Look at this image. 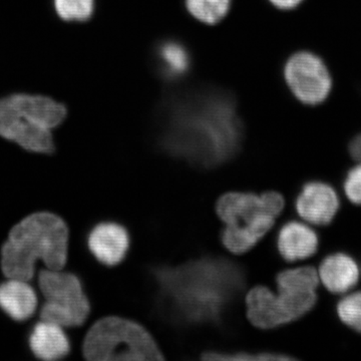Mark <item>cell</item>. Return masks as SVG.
<instances>
[{"instance_id":"ba28073f","label":"cell","mask_w":361,"mask_h":361,"mask_svg":"<svg viewBox=\"0 0 361 361\" xmlns=\"http://www.w3.org/2000/svg\"><path fill=\"white\" fill-rule=\"evenodd\" d=\"M319 297V290H277L266 286L252 288L246 296L247 316L260 329L289 326L308 314Z\"/></svg>"},{"instance_id":"5bb4252c","label":"cell","mask_w":361,"mask_h":361,"mask_svg":"<svg viewBox=\"0 0 361 361\" xmlns=\"http://www.w3.org/2000/svg\"><path fill=\"white\" fill-rule=\"evenodd\" d=\"M33 355L39 360H61L71 351V342L63 327L51 322H37L28 339Z\"/></svg>"},{"instance_id":"d4e9b609","label":"cell","mask_w":361,"mask_h":361,"mask_svg":"<svg viewBox=\"0 0 361 361\" xmlns=\"http://www.w3.org/2000/svg\"><path fill=\"white\" fill-rule=\"evenodd\" d=\"M360 266H361V263H360Z\"/></svg>"},{"instance_id":"2e32d148","label":"cell","mask_w":361,"mask_h":361,"mask_svg":"<svg viewBox=\"0 0 361 361\" xmlns=\"http://www.w3.org/2000/svg\"><path fill=\"white\" fill-rule=\"evenodd\" d=\"M156 63L161 77L169 80H179L191 66V56L186 47L176 40H167L159 45Z\"/></svg>"},{"instance_id":"e0dca14e","label":"cell","mask_w":361,"mask_h":361,"mask_svg":"<svg viewBox=\"0 0 361 361\" xmlns=\"http://www.w3.org/2000/svg\"><path fill=\"white\" fill-rule=\"evenodd\" d=\"M275 286L278 290L318 291L320 281L317 268L310 262L289 266L277 273Z\"/></svg>"},{"instance_id":"9a60e30c","label":"cell","mask_w":361,"mask_h":361,"mask_svg":"<svg viewBox=\"0 0 361 361\" xmlns=\"http://www.w3.org/2000/svg\"><path fill=\"white\" fill-rule=\"evenodd\" d=\"M0 308L16 322H25L37 310V293L28 281L7 278L0 284Z\"/></svg>"},{"instance_id":"ffe728a7","label":"cell","mask_w":361,"mask_h":361,"mask_svg":"<svg viewBox=\"0 0 361 361\" xmlns=\"http://www.w3.org/2000/svg\"><path fill=\"white\" fill-rule=\"evenodd\" d=\"M202 358L205 360L221 361H296V357L286 353L279 351H262V353H221V351H208L204 353Z\"/></svg>"},{"instance_id":"52a82bcc","label":"cell","mask_w":361,"mask_h":361,"mask_svg":"<svg viewBox=\"0 0 361 361\" xmlns=\"http://www.w3.org/2000/svg\"><path fill=\"white\" fill-rule=\"evenodd\" d=\"M39 286L44 297L40 310L42 320L63 329L84 324L90 314V302L78 276L47 268L39 272Z\"/></svg>"},{"instance_id":"30bf717a","label":"cell","mask_w":361,"mask_h":361,"mask_svg":"<svg viewBox=\"0 0 361 361\" xmlns=\"http://www.w3.org/2000/svg\"><path fill=\"white\" fill-rule=\"evenodd\" d=\"M341 205L339 190L331 183L318 179L304 182L292 200L296 217L316 229L331 224Z\"/></svg>"},{"instance_id":"44dd1931","label":"cell","mask_w":361,"mask_h":361,"mask_svg":"<svg viewBox=\"0 0 361 361\" xmlns=\"http://www.w3.org/2000/svg\"><path fill=\"white\" fill-rule=\"evenodd\" d=\"M59 18L65 21L89 20L94 11V0H54Z\"/></svg>"},{"instance_id":"9c48e42d","label":"cell","mask_w":361,"mask_h":361,"mask_svg":"<svg viewBox=\"0 0 361 361\" xmlns=\"http://www.w3.org/2000/svg\"><path fill=\"white\" fill-rule=\"evenodd\" d=\"M284 78L299 102L319 106L327 101L334 89V77L324 59L311 51L292 54L284 66Z\"/></svg>"},{"instance_id":"7c38bea8","label":"cell","mask_w":361,"mask_h":361,"mask_svg":"<svg viewBox=\"0 0 361 361\" xmlns=\"http://www.w3.org/2000/svg\"><path fill=\"white\" fill-rule=\"evenodd\" d=\"M316 268L320 287L330 295H344L361 284L360 261L348 252H330L320 259Z\"/></svg>"},{"instance_id":"4fadbf2b","label":"cell","mask_w":361,"mask_h":361,"mask_svg":"<svg viewBox=\"0 0 361 361\" xmlns=\"http://www.w3.org/2000/svg\"><path fill=\"white\" fill-rule=\"evenodd\" d=\"M87 246L99 263L116 266L122 262L129 251V233L118 223H101L90 232Z\"/></svg>"},{"instance_id":"d6986e66","label":"cell","mask_w":361,"mask_h":361,"mask_svg":"<svg viewBox=\"0 0 361 361\" xmlns=\"http://www.w3.org/2000/svg\"><path fill=\"white\" fill-rule=\"evenodd\" d=\"M189 13L206 25H216L225 18L231 0H186Z\"/></svg>"},{"instance_id":"277c9868","label":"cell","mask_w":361,"mask_h":361,"mask_svg":"<svg viewBox=\"0 0 361 361\" xmlns=\"http://www.w3.org/2000/svg\"><path fill=\"white\" fill-rule=\"evenodd\" d=\"M285 208L286 199L278 191L223 195L216 207L225 224L221 233L223 245L235 254L251 250L272 230Z\"/></svg>"},{"instance_id":"ac0fdd59","label":"cell","mask_w":361,"mask_h":361,"mask_svg":"<svg viewBox=\"0 0 361 361\" xmlns=\"http://www.w3.org/2000/svg\"><path fill=\"white\" fill-rule=\"evenodd\" d=\"M336 312L341 324L361 334V284L337 298Z\"/></svg>"},{"instance_id":"5b68a950","label":"cell","mask_w":361,"mask_h":361,"mask_svg":"<svg viewBox=\"0 0 361 361\" xmlns=\"http://www.w3.org/2000/svg\"><path fill=\"white\" fill-rule=\"evenodd\" d=\"M66 108L51 97L14 94L0 99V137L37 154L56 149L51 130L65 121Z\"/></svg>"},{"instance_id":"cb8c5ba5","label":"cell","mask_w":361,"mask_h":361,"mask_svg":"<svg viewBox=\"0 0 361 361\" xmlns=\"http://www.w3.org/2000/svg\"><path fill=\"white\" fill-rule=\"evenodd\" d=\"M271 4L282 11H290L300 6L304 0H269Z\"/></svg>"},{"instance_id":"7402d4cb","label":"cell","mask_w":361,"mask_h":361,"mask_svg":"<svg viewBox=\"0 0 361 361\" xmlns=\"http://www.w3.org/2000/svg\"><path fill=\"white\" fill-rule=\"evenodd\" d=\"M339 191L343 200L350 205L361 207V161H356L346 171Z\"/></svg>"},{"instance_id":"603a6c76","label":"cell","mask_w":361,"mask_h":361,"mask_svg":"<svg viewBox=\"0 0 361 361\" xmlns=\"http://www.w3.org/2000/svg\"><path fill=\"white\" fill-rule=\"evenodd\" d=\"M348 154L353 163L361 161V132L348 142Z\"/></svg>"},{"instance_id":"8992f818","label":"cell","mask_w":361,"mask_h":361,"mask_svg":"<svg viewBox=\"0 0 361 361\" xmlns=\"http://www.w3.org/2000/svg\"><path fill=\"white\" fill-rule=\"evenodd\" d=\"M82 353L90 361L164 360L148 330L116 316L104 317L90 327Z\"/></svg>"},{"instance_id":"8fae6325","label":"cell","mask_w":361,"mask_h":361,"mask_svg":"<svg viewBox=\"0 0 361 361\" xmlns=\"http://www.w3.org/2000/svg\"><path fill=\"white\" fill-rule=\"evenodd\" d=\"M320 248V234L315 227L298 219L285 221L276 234V249L287 264L310 262Z\"/></svg>"},{"instance_id":"7a4b0ae2","label":"cell","mask_w":361,"mask_h":361,"mask_svg":"<svg viewBox=\"0 0 361 361\" xmlns=\"http://www.w3.org/2000/svg\"><path fill=\"white\" fill-rule=\"evenodd\" d=\"M156 303L180 326L217 325L245 287V272L229 259L205 256L178 266H154Z\"/></svg>"},{"instance_id":"3957f363","label":"cell","mask_w":361,"mask_h":361,"mask_svg":"<svg viewBox=\"0 0 361 361\" xmlns=\"http://www.w3.org/2000/svg\"><path fill=\"white\" fill-rule=\"evenodd\" d=\"M68 228L51 212L30 214L14 225L1 247V270L6 278L30 281L35 263L63 270L68 260Z\"/></svg>"},{"instance_id":"6da1fadb","label":"cell","mask_w":361,"mask_h":361,"mask_svg":"<svg viewBox=\"0 0 361 361\" xmlns=\"http://www.w3.org/2000/svg\"><path fill=\"white\" fill-rule=\"evenodd\" d=\"M155 130L164 153L206 170L232 160L244 137L231 92L209 85L169 92L156 111Z\"/></svg>"}]
</instances>
